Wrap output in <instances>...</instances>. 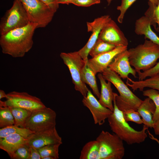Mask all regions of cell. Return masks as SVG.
I'll list each match as a JSON object with an SVG mask.
<instances>
[{
	"label": "cell",
	"mask_w": 159,
	"mask_h": 159,
	"mask_svg": "<svg viewBox=\"0 0 159 159\" xmlns=\"http://www.w3.org/2000/svg\"><path fill=\"white\" fill-rule=\"evenodd\" d=\"M97 77L101 85V92L98 101L102 106L113 112L114 107L112 102L114 96L111 87L112 83L109 81L107 82L102 73H99Z\"/></svg>",
	"instance_id": "cell-18"
},
{
	"label": "cell",
	"mask_w": 159,
	"mask_h": 159,
	"mask_svg": "<svg viewBox=\"0 0 159 159\" xmlns=\"http://www.w3.org/2000/svg\"><path fill=\"white\" fill-rule=\"evenodd\" d=\"M139 80H143L147 77H150L159 73V62L153 67L144 71L137 72Z\"/></svg>",
	"instance_id": "cell-33"
},
{
	"label": "cell",
	"mask_w": 159,
	"mask_h": 159,
	"mask_svg": "<svg viewBox=\"0 0 159 159\" xmlns=\"http://www.w3.org/2000/svg\"><path fill=\"white\" fill-rule=\"evenodd\" d=\"M13 116L14 125L22 128H25L26 120L32 111L17 107H10Z\"/></svg>",
	"instance_id": "cell-26"
},
{
	"label": "cell",
	"mask_w": 159,
	"mask_h": 159,
	"mask_svg": "<svg viewBox=\"0 0 159 159\" xmlns=\"http://www.w3.org/2000/svg\"><path fill=\"white\" fill-rule=\"evenodd\" d=\"M82 102L91 112L95 124L102 125L113 112L110 109L102 106L90 90L87 95L83 97Z\"/></svg>",
	"instance_id": "cell-12"
},
{
	"label": "cell",
	"mask_w": 159,
	"mask_h": 159,
	"mask_svg": "<svg viewBox=\"0 0 159 159\" xmlns=\"http://www.w3.org/2000/svg\"><path fill=\"white\" fill-rule=\"evenodd\" d=\"M100 159H122L125 154L123 141L115 133L102 130L96 140Z\"/></svg>",
	"instance_id": "cell-5"
},
{
	"label": "cell",
	"mask_w": 159,
	"mask_h": 159,
	"mask_svg": "<svg viewBox=\"0 0 159 159\" xmlns=\"http://www.w3.org/2000/svg\"><path fill=\"white\" fill-rule=\"evenodd\" d=\"M27 14L30 22L37 23L38 28L46 27L55 13L41 0H20Z\"/></svg>",
	"instance_id": "cell-8"
},
{
	"label": "cell",
	"mask_w": 159,
	"mask_h": 159,
	"mask_svg": "<svg viewBox=\"0 0 159 159\" xmlns=\"http://www.w3.org/2000/svg\"><path fill=\"white\" fill-rule=\"evenodd\" d=\"M100 2L96 0H73L71 4L78 6L88 7Z\"/></svg>",
	"instance_id": "cell-35"
},
{
	"label": "cell",
	"mask_w": 159,
	"mask_h": 159,
	"mask_svg": "<svg viewBox=\"0 0 159 159\" xmlns=\"http://www.w3.org/2000/svg\"><path fill=\"white\" fill-rule=\"evenodd\" d=\"M14 117L10 108L4 102L0 100V127L4 128L14 125Z\"/></svg>",
	"instance_id": "cell-25"
},
{
	"label": "cell",
	"mask_w": 159,
	"mask_h": 159,
	"mask_svg": "<svg viewBox=\"0 0 159 159\" xmlns=\"http://www.w3.org/2000/svg\"><path fill=\"white\" fill-rule=\"evenodd\" d=\"M155 134L159 135V119L154 123L153 127Z\"/></svg>",
	"instance_id": "cell-38"
},
{
	"label": "cell",
	"mask_w": 159,
	"mask_h": 159,
	"mask_svg": "<svg viewBox=\"0 0 159 159\" xmlns=\"http://www.w3.org/2000/svg\"><path fill=\"white\" fill-rule=\"evenodd\" d=\"M56 114L46 107L32 111L26 121L25 128L34 132L56 127Z\"/></svg>",
	"instance_id": "cell-9"
},
{
	"label": "cell",
	"mask_w": 159,
	"mask_h": 159,
	"mask_svg": "<svg viewBox=\"0 0 159 159\" xmlns=\"http://www.w3.org/2000/svg\"><path fill=\"white\" fill-rule=\"evenodd\" d=\"M28 138H25L17 134H10L0 138V148L6 152L11 158L15 151L26 144Z\"/></svg>",
	"instance_id": "cell-17"
},
{
	"label": "cell",
	"mask_w": 159,
	"mask_h": 159,
	"mask_svg": "<svg viewBox=\"0 0 159 159\" xmlns=\"http://www.w3.org/2000/svg\"><path fill=\"white\" fill-rule=\"evenodd\" d=\"M7 94H6L4 91L2 90H0V100L3 98H6Z\"/></svg>",
	"instance_id": "cell-41"
},
{
	"label": "cell",
	"mask_w": 159,
	"mask_h": 159,
	"mask_svg": "<svg viewBox=\"0 0 159 159\" xmlns=\"http://www.w3.org/2000/svg\"><path fill=\"white\" fill-rule=\"evenodd\" d=\"M147 131L148 132L149 137L150 139L156 141L159 145V140L156 138L148 130V129L147 130Z\"/></svg>",
	"instance_id": "cell-40"
},
{
	"label": "cell",
	"mask_w": 159,
	"mask_h": 159,
	"mask_svg": "<svg viewBox=\"0 0 159 159\" xmlns=\"http://www.w3.org/2000/svg\"><path fill=\"white\" fill-rule=\"evenodd\" d=\"M129 58V52L127 49L117 55L108 67L123 79L128 78L129 74H132L135 78H137L136 72L132 67Z\"/></svg>",
	"instance_id": "cell-16"
},
{
	"label": "cell",
	"mask_w": 159,
	"mask_h": 159,
	"mask_svg": "<svg viewBox=\"0 0 159 159\" xmlns=\"http://www.w3.org/2000/svg\"><path fill=\"white\" fill-rule=\"evenodd\" d=\"M97 0V1H99L100 2V0Z\"/></svg>",
	"instance_id": "cell-44"
},
{
	"label": "cell",
	"mask_w": 159,
	"mask_h": 159,
	"mask_svg": "<svg viewBox=\"0 0 159 159\" xmlns=\"http://www.w3.org/2000/svg\"><path fill=\"white\" fill-rule=\"evenodd\" d=\"M122 112L124 118L127 122L131 121L138 124H143L142 119L137 111L130 109Z\"/></svg>",
	"instance_id": "cell-31"
},
{
	"label": "cell",
	"mask_w": 159,
	"mask_h": 159,
	"mask_svg": "<svg viewBox=\"0 0 159 159\" xmlns=\"http://www.w3.org/2000/svg\"><path fill=\"white\" fill-rule=\"evenodd\" d=\"M159 0H149V1L152 4L157 5L158 4Z\"/></svg>",
	"instance_id": "cell-42"
},
{
	"label": "cell",
	"mask_w": 159,
	"mask_h": 159,
	"mask_svg": "<svg viewBox=\"0 0 159 159\" xmlns=\"http://www.w3.org/2000/svg\"><path fill=\"white\" fill-rule=\"evenodd\" d=\"M61 145L59 144H50L37 149L41 159L47 157H52L53 159L59 158V148Z\"/></svg>",
	"instance_id": "cell-30"
},
{
	"label": "cell",
	"mask_w": 159,
	"mask_h": 159,
	"mask_svg": "<svg viewBox=\"0 0 159 159\" xmlns=\"http://www.w3.org/2000/svg\"><path fill=\"white\" fill-rule=\"evenodd\" d=\"M136 0H122L121 5L117 7V10L120 11L117 18V21L120 23L122 22L125 14L128 8Z\"/></svg>",
	"instance_id": "cell-32"
},
{
	"label": "cell",
	"mask_w": 159,
	"mask_h": 159,
	"mask_svg": "<svg viewBox=\"0 0 159 159\" xmlns=\"http://www.w3.org/2000/svg\"><path fill=\"white\" fill-rule=\"evenodd\" d=\"M149 18L146 16L137 19L135 23V32L138 35L145 36L153 42L159 45V37L152 30Z\"/></svg>",
	"instance_id": "cell-19"
},
{
	"label": "cell",
	"mask_w": 159,
	"mask_h": 159,
	"mask_svg": "<svg viewBox=\"0 0 159 159\" xmlns=\"http://www.w3.org/2000/svg\"><path fill=\"white\" fill-rule=\"evenodd\" d=\"M73 0H57V3L59 4H71Z\"/></svg>",
	"instance_id": "cell-39"
},
{
	"label": "cell",
	"mask_w": 159,
	"mask_h": 159,
	"mask_svg": "<svg viewBox=\"0 0 159 159\" xmlns=\"http://www.w3.org/2000/svg\"><path fill=\"white\" fill-rule=\"evenodd\" d=\"M112 0H107L108 5H109Z\"/></svg>",
	"instance_id": "cell-43"
},
{
	"label": "cell",
	"mask_w": 159,
	"mask_h": 159,
	"mask_svg": "<svg viewBox=\"0 0 159 159\" xmlns=\"http://www.w3.org/2000/svg\"><path fill=\"white\" fill-rule=\"evenodd\" d=\"M95 75L87 62L82 70L81 79L83 82L89 85L94 94L99 98L100 93L97 85Z\"/></svg>",
	"instance_id": "cell-22"
},
{
	"label": "cell",
	"mask_w": 159,
	"mask_h": 159,
	"mask_svg": "<svg viewBox=\"0 0 159 159\" xmlns=\"http://www.w3.org/2000/svg\"><path fill=\"white\" fill-rule=\"evenodd\" d=\"M29 146L25 144L19 148L14 152L12 158L13 159H29Z\"/></svg>",
	"instance_id": "cell-34"
},
{
	"label": "cell",
	"mask_w": 159,
	"mask_h": 159,
	"mask_svg": "<svg viewBox=\"0 0 159 159\" xmlns=\"http://www.w3.org/2000/svg\"><path fill=\"white\" fill-rule=\"evenodd\" d=\"M143 95L150 98L155 106V110L153 116V120L154 123L159 119V91L155 89H150L143 90Z\"/></svg>",
	"instance_id": "cell-29"
},
{
	"label": "cell",
	"mask_w": 159,
	"mask_h": 159,
	"mask_svg": "<svg viewBox=\"0 0 159 159\" xmlns=\"http://www.w3.org/2000/svg\"><path fill=\"white\" fill-rule=\"evenodd\" d=\"M149 7L145 13V15L150 19L151 25H153L155 30L159 32V0L157 5L148 2Z\"/></svg>",
	"instance_id": "cell-27"
},
{
	"label": "cell",
	"mask_w": 159,
	"mask_h": 159,
	"mask_svg": "<svg viewBox=\"0 0 159 159\" xmlns=\"http://www.w3.org/2000/svg\"><path fill=\"white\" fill-rule=\"evenodd\" d=\"M62 138L59 135L56 127L35 132L28 138L26 144L38 149L46 145L62 144Z\"/></svg>",
	"instance_id": "cell-14"
},
{
	"label": "cell",
	"mask_w": 159,
	"mask_h": 159,
	"mask_svg": "<svg viewBox=\"0 0 159 159\" xmlns=\"http://www.w3.org/2000/svg\"><path fill=\"white\" fill-rule=\"evenodd\" d=\"M117 46L98 39L90 51L89 54L93 57L97 55L110 51Z\"/></svg>",
	"instance_id": "cell-28"
},
{
	"label": "cell",
	"mask_w": 159,
	"mask_h": 159,
	"mask_svg": "<svg viewBox=\"0 0 159 159\" xmlns=\"http://www.w3.org/2000/svg\"><path fill=\"white\" fill-rule=\"evenodd\" d=\"M114 96V110L107 119L111 130L128 145L143 142L148 137L146 131L148 127L144 125L141 130L137 131L131 127L125 120L122 111L117 107Z\"/></svg>",
	"instance_id": "cell-2"
},
{
	"label": "cell",
	"mask_w": 159,
	"mask_h": 159,
	"mask_svg": "<svg viewBox=\"0 0 159 159\" xmlns=\"http://www.w3.org/2000/svg\"><path fill=\"white\" fill-rule=\"evenodd\" d=\"M98 39L116 46L128 45V40L124 33L111 19L102 29Z\"/></svg>",
	"instance_id": "cell-13"
},
{
	"label": "cell",
	"mask_w": 159,
	"mask_h": 159,
	"mask_svg": "<svg viewBox=\"0 0 159 159\" xmlns=\"http://www.w3.org/2000/svg\"><path fill=\"white\" fill-rule=\"evenodd\" d=\"M155 110V104L148 97L143 100L138 109L137 111L142 118L143 124L148 127H153L154 123L153 117Z\"/></svg>",
	"instance_id": "cell-20"
},
{
	"label": "cell",
	"mask_w": 159,
	"mask_h": 159,
	"mask_svg": "<svg viewBox=\"0 0 159 159\" xmlns=\"http://www.w3.org/2000/svg\"><path fill=\"white\" fill-rule=\"evenodd\" d=\"M60 56L69 70L75 89L80 92L83 97H85L89 90L82 80L81 72L87 62L82 59L78 51L61 52Z\"/></svg>",
	"instance_id": "cell-7"
},
{
	"label": "cell",
	"mask_w": 159,
	"mask_h": 159,
	"mask_svg": "<svg viewBox=\"0 0 159 159\" xmlns=\"http://www.w3.org/2000/svg\"><path fill=\"white\" fill-rule=\"evenodd\" d=\"M55 13L57 11L59 7V4L57 2V0H41Z\"/></svg>",
	"instance_id": "cell-37"
},
{
	"label": "cell",
	"mask_w": 159,
	"mask_h": 159,
	"mask_svg": "<svg viewBox=\"0 0 159 159\" xmlns=\"http://www.w3.org/2000/svg\"><path fill=\"white\" fill-rule=\"evenodd\" d=\"M37 28V24L29 22L24 27L1 35L0 45L2 53L14 58L23 57L32 47L33 36Z\"/></svg>",
	"instance_id": "cell-1"
},
{
	"label": "cell",
	"mask_w": 159,
	"mask_h": 159,
	"mask_svg": "<svg viewBox=\"0 0 159 159\" xmlns=\"http://www.w3.org/2000/svg\"><path fill=\"white\" fill-rule=\"evenodd\" d=\"M29 159H41L40 155L37 149L31 146H29Z\"/></svg>",
	"instance_id": "cell-36"
},
{
	"label": "cell",
	"mask_w": 159,
	"mask_h": 159,
	"mask_svg": "<svg viewBox=\"0 0 159 159\" xmlns=\"http://www.w3.org/2000/svg\"><path fill=\"white\" fill-rule=\"evenodd\" d=\"M127 46H117L113 49L97 55L88 59L87 63L96 75L102 73L113 61L115 57L120 53L127 49Z\"/></svg>",
	"instance_id": "cell-15"
},
{
	"label": "cell",
	"mask_w": 159,
	"mask_h": 159,
	"mask_svg": "<svg viewBox=\"0 0 159 159\" xmlns=\"http://www.w3.org/2000/svg\"><path fill=\"white\" fill-rule=\"evenodd\" d=\"M6 105L9 107H17L32 111L46 106L39 98L26 92L12 91L7 94Z\"/></svg>",
	"instance_id": "cell-10"
},
{
	"label": "cell",
	"mask_w": 159,
	"mask_h": 159,
	"mask_svg": "<svg viewBox=\"0 0 159 159\" xmlns=\"http://www.w3.org/2000/svg\"><path fill=\"white\" fill-rule=\"evenodd\" d=\"M30 21L27 13L20 0H14L12 6L1 18L0 34L24 27Z\"/></svg>",
	"instance_id": "cell-6"
},
{
	"label": "cell",
	"mask_w": 159,
	"mask_h": 159,
	"mask_svg": "<svg viewBox=\"0 0 159 159\" xmlns=\"http://www.w3.org/2000/svg\"><path fill=\"white\" fill-rule=\"evenodd\" d=\"M128 50L130 64L137 73L151 68L159 59V45L149 40Z\"/></svg>",
	"instance_id": "cell-4"
},
{
	"label": "cell",
	"mask_w": 159,
	"mask_h": 159,
	"mask_svg": "<svg viewBox=\"0 0 159 159\" xmlns=\"http://www.w3.org/2000/svg\"><path fill=\"white\" fill-rule=\"evenodd\" d=\"M126 84L133 91L139 90L143 92L145 88L148 87L159 91V73L141 80L134 81L128 77Z\"/></svg>",
	"instance_id": "cell-21"
},
{
	"label": "cell",
	"mask_w": 159,
	"mask_h": 159,
	"mask_svg": "<svg viewBox=\"0 0 159 159\" xmlns=\"http://www.w3.org/2000/svg\"><path fill=\"white\" fill-rule=\"evenodd\" d=\"M80 159H100L99 146L97 140H94L87 143L81 152Z\"/></svg>",
	"instance_id": "cell-23"
},
{
	"label": "cell",
	"mask_w": 159,
	"mask_h": 159,
	"mask_svg": "<svg viewBox=\"0 0 159 159\" xmlns=\"http://www.w3.org/2000/svg\"><path fill=\"white\" fill-rule=\"evenodd\" d=\"M111 19L108 15H104L95 19L92 21L87 22V31L91 32V34L85 45L78 51L85 62L88 61L89 52L98 39L102 29Z\"/></svg>",
	"instance_id": "cell-11"
},
{
	"label": "cell",
	"mask_w": 159,
	"mask_h": 159,
	"mask_svg": "<svg viewBox=\"0 0 159 159\" xmlns=\"http://www.w3.org/2000/svg\"><path fill=\"white\" fill-rule=\"evenodd\" d=\"M34 132L26 128L19 127L14 125L1 128L0 138L12 134H18L25 138H28Z\"/></svg>",
	"instance_id": "cell-24"
},
{
	"label": "cell",
	"mask_w": 159,
	"mask_h": 159,
	"mask_svg": "<svg viewBox=\"0 0 159 159\" xmlns=\"http://www.w3.org/2000/svg\"><path fill=\"white\" fill-rule=\"evenodd\" d=\"M102 74L106 80L113 85L119 94L118 95L114 93L118 108L122 111L130 109L137 111L143 100L132 92L120 76L109 67L105 69Z\"/></svg>",
	"instance_id": "cell-3"
}]
</instances>
